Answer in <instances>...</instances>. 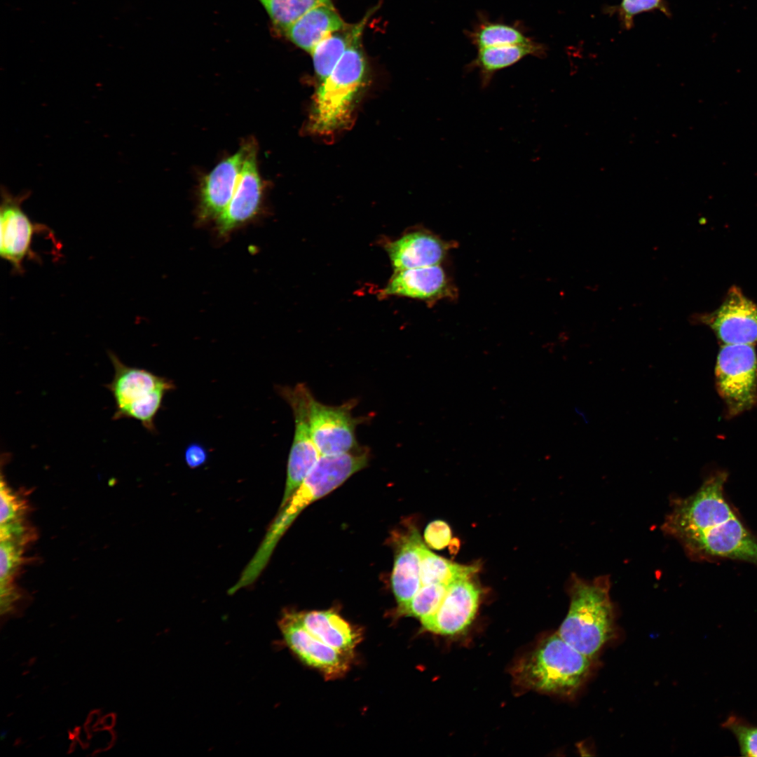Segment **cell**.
<instances>
[{
	"mask_svg": "<svg viewBox=\"0 0 757 757\" xmlns=\"http://www.w3.org/2000/svg\"><path fill=\"white\" fill-rule=\"evenodd\" d=\"M728 475L716 471L686 498H674L662 525L696 561L735 560L757 566V538L725 492Z\"/></svg>",
	"mask_w": 757,
	"mask_h": 757,
	"instance_id": "obj_1",
	"label": "cell"
},
{
	"mask_svg": "<svg viewBox=\"0 0 757 757\" xmlns=\"http://www.w3.org/2000/svg\"><path fill=\"white\" fill-rule=\"evenodd\" d=\"M369 450L364 447L342 454L321 456L303 482L280 508L244 573L255 580L260 575L278 541L298 514L308 505L341 485L368 463Z\"/></svg>",
	"mask_w": 757,
	"mask_h": 757,
	"instance_id": "obj_2",
	"label": "cell"
},
{
	"mask_svg": "<svg viewBox=\"0 0 757 757\" xmlns=\"http://www.w3.org/2000/svg\"><path fill=\"white\" fill-rule=\"evenodd\" d=\"M610 589L607 575L588 580L573 575L568 587V611L557 632L568 644L594 660L613 632Z\"/></svg>",
	"mask_w": 757,
	"mask_h": 757,
	"instance_id": "obj_3",
	"label": "cell"
},
{
	"mask_svg": "<svg viewBox=\"0 0 757 757\" xmlns=\"http://www.w3.org/2000/svg\"><path fill=\"white\" fill-rule=\"evenodd\" d=\"M367 69L360 36L320 83L309 118L312 132L331 136L348 127L366 83Z\"/></svg>",
	"mask_w": 757,
	"mask_h": 757,
	"instance_id": "obj_4",
	"label": "cell"
},
{
	"mask_svg": "<svg viewBox=\"0 0 757 757\" xmlns=\"http://www.w3.org/2000/svg\"><path fill=\"white\" fill-rule=\"evenodd\" d=\"M593 661L556 632L545 639L519 664L516 678L529 689L571 696L588 679Z\"/></svg>",
	"mask_w": 757,
	"mask_h": 757,
	"instance_id": "obj_5",
	"label": "cell"
},
{
	"mask_svg": "<svg viewBox=\"0 0 757 757\" xmlns=\"http://www.w3.org/2000/svg\"><path fill=\"white\" fill-rule=\"evenodd\" d=\"M108 355L114 369L111 381L106 385L115 401L112 419L134 418L154 432L155 416L165 393L173 388L172 382L146 369L126 365L111 351Z\"/></svg>",
	"mask_w": 757,
	"mask_h": 757,
	"instance_id": "obj_6",
	"label": "cell"
},
{
	"mask_svg": "<svg viewBox=\"0 0 757 757\" xmlns=\"http://www.w3.org/2000/svg\"><path fill=\"white\" fill-rule=\"evenodd\" d=\"M715 382L725 415L735 417L757 404V353L753 344H722Z\"/></svg>",
	"mask_w": 757,
	"mask_h": 757,
	"instance_id": "obj_7",
	"label": "cell"
},
{
	"mask_svg": "<svg viewBox=\"0 0 757 757\" xmlns=\"http://www.w3.org/2000/svg\"><path fill=\"white\" fill-rule=\"evenodd\" d=\"M278 392L290 406L294 418V433L288 457L287 479L282 508L296 491L315 466L320 453L317 449L310 429L308 410L313 395L304 383L293 388L278 387Z\"/></svg>",
	"mask_w": 757,
	"mask_h": 757,
	"instance_id": "obj_8",
	"label": "cell"
},
{
	"mask_svg": "<svg viewBox=\"0 0 757 757\" xmlns=\"http://www.w3.org/2000/svg\"><path fill=\"white\" fill-rule=\"evenodd\" d=\"M1 195L0 256L16 273L22 274L25 259L40 260L32 249L34 236L49 229L46 225L33 222L23 211L22 205L29 196V191L13 195L2 186Z\"/></svg>",
	"mask_w": 757,
	"mask_h": 757,
	"instance_id": "obj_9",
	"label": "cell"
},
{
	"mask_svg": "<svg viewBox=\"0 0 757 757\" xmlns=\"http://www.w3.org/2000/svg\"><path fill=\"white\" fill-rule=\"evenodd\" d=\"M355 404L354 400H350L339 406H329L311 396L308 410L310 429L321 456L342 454L360 447L355 429L364 419L353 417L352 409Z\"/></svg>",
	"mask_w": 757,
	"mask_h": 757,
	"instance_id": "obj_10",
	"label": "cell"
},
{
	"mask_svg": "<svg viewBox=\"0 0 757 757\" xmlns=\"http://www.w3.org/2000/svg\"><path fill=\"white\" fill-rule=\"evenodd\" d=\"M691 320L708 326L722 344L757 342V304L735 285L729 289L718 308L695 314Z\"/></svg>",
	"mask_w": 757,
	"mask_h": 757,
	"instance_id": "obj_11",
	"label": "cell"
},
{
	"mask_svg": "<svg viewBox=\"0 0 757 757\" xmlns=\"http://www.w3.org/2000/svg\"><path fill=\"white\" fill-rule=\"evenodd\" d=\"M279 627L292 652L326 678L340 677L348 671L353 655L341 652L312 635L297 620L294 612L285 613Z\"/></svg>",
	"mask_w": 757,
	"mask_h": 757,
	"instance_id": "obj_12",
	"label": "cell"
},
{
	"mask_svg": "<svg viewBox=\"0 0 757 757\" xmlns=\"http://www.w3.org/2000/svg\"><path fill=\"white\" fill-rule=\"evenodd\" d=\"M472 578L451 584L437 611L421 620L423 628L442 635L463 632L472 623L479 603L481 589Z\"/></svg>",
	"mask_w": 757,
	"mask_h": 757,
	"instance_id": "obj_13",
	"label": "cell"
},
{
	"mask_svg": "<svg viewBox=\"0 0 757 757\" xmlns=\"http://www.w3.org/2000/svg\"><path fill=\"white\" fill-rule=\"evenodd\" d=\"M257 154L254 141H247L235 192L226 210L217 219V231L221 236L229 234L250 220L259 210L263 184L259 173Z\"/></svg>",
	"mask_w": 757,
	"mask_h": 757,
	"instance_id": "obj_14",
	"label": "cell"
},
{
	"mask_svg": "<svg viewBox=\"0 0 757 757\" xmlns=\"http://www.w3.org/2000/svg\"><path fill=\"white\" fill-rule=\"evenodd\" d=\"M245 155V144L217 164L205 176L200 190L199 217L202 221L217 219L235 192Z\"/></svg>",
	"mask_w": 757,
	"mask_h": 757,
	"instance_id": "obj_15",
	"label": "cell"
},
{
	"mask_svg": "<svg viewBox=\"0 0 757 757\" xmlns=\"http://www.w3.org/2000/svg\"><path fill=\"white\" fill-rule=\"evenodd\" d=\"M386 248L394 271H400L439 265L447 247L430 233L414 231L388 243Z\"/></svg>",
	"mask_w": 757,
	"mask_h": 757,
	"instance_id": "obj_16",
	"label": "cell"
},
{
	"mask_svg": "<svg viewBox=\"0 0 757 757\" xmlns=\"http://www.w3.org/2000/svg\"><path fill=\"white\" fill-rule=\"evenodd\" d=\"M300 624L312 635L343 653L353 655L362 639L358 628L332 611L294 612Z\"/></svg>",
	"mask_w": 757,
	"mask_h": 757,
	"instance_id": "obj_17",
	"label": "cell"
},
{
	"mask_svg": "<svg viewBox=\"0 0 757 757\" xmlns=\"http://www.w3.org/2000/svg\"><path fill=\"white\" fill-rule=\"evenodd\" d=\"M446 278L439 265L394 271L381 296H399L422 300L439 297L446 292Z\"/></svg>",
	"mask_w": 757,
	"mask_h": 757,
	"instance_id": "obj_18",
	"label": "cell"
},
{
	"mask_svg": "<svg viewBox=\"0 0 757 757\" xmlns=\"http://www.w3.org/2000/svg\"><path fill=\"white\" fill-rule=\"evenodd\" d=\"M422 543L418 532L416 528H412L400 545L391 577L392 589L398 608L406 605L421 587Z\"/></svg>",
	"mask_w": 757,
	"mask_h": 757,
	"instance_id": "obj_19",
	"label": "cell"
},
{
	"mask_svg": "<svg viewBox=\"0 0 757 757\" xmlns=\"http://www.w3.org/2000/svg\"><path fill=\"white\" fill-rule=\"evenodd\" d=\"M349 26L333 5H321L306 12L283 33L294 45L311 53L325 38Z\"/></svg>",
	"mask_w": 757,
	"mask_h": 757,
	"instance_id": "obj_20",
	"label": "cell"
},
{
	"mask_svg": "<svg viewBox=\"0 0 757 757\" xmlns=\"http://www.w3.org/2000/svg\"><path fill=\"white\" fill-rule=\"evenodd\" d=\"M476 57L468 64L469 71H479L481 86L487 88L494 75L528 56L543 57V45L532 40L528 43L491 46L477 50Z\"/></svg>",
	"mask_w": 757,
	"mask_h": 757,
	"instance_id": "obj_21",
	"label": "cell"
},
{
	"mask_svg": "<svg viewBox=\"0 0 757 757\" xmlns=\"http://www.w3.org/2000/svg\"><path fill=\"white\" fill-rule=\"evenodd\" d=\"M371 12L358 23L345 29L335 32L322 40L311 53L315 74L319 82L324 81L332 71L339 60L354 40L362 36L367 19Z\"/></svg>",
	"mask_w": 757,
	"mask_h": 757,
	"instance_id": "obj_22",
	"label": "cell"
},
{
	"mask_svg": "<svg viewBox=\"0 0 757 757\" xmlns=\"http://www.w3.org/2000/svg\"><path fill=\"white\" fill-rule=\"evenodd\" d=\"M467 36L477 50L491 46L525 43L533 40L518 24L491 21L483 15L479 16L477 22L472 29L468 32Z\"/></svg>",
	"mask_w": 757,
	"mask_h": 757,
	"instance_id": "obj_23",
	"label": "cell"
},
{
	"mask_svg": "<svg viewBox=\"0 0 757 757\" xmlns=\"http://www.w3.org/2000/svg\"><path fill=\"white\" fill-rule=\"evenodd\" d=\"M477 565H462L442 558L429 550L423 543L421 546V585L432 583L450 585L457 580L473 577Z\"/></svg>",
	"mask_w": 757,
	"mask_h": 757,
	"instance_id": "obj_24",
	"label": "cell"
},
{
	"mask_svg": "<svg viewBox=\"0 0 757 757\" xmlns=\"http://www.w3.org/2000/svg\"><path fill=\"white\" fill-rule=\"evenodd\" d=\"M269 16L274 27L282 33L311 9L332 5V0H257Z\"/></svg>",
	"mask_w": 757,
	"mask_h": 757,
	"instance_id": "obj_25",
	"label": "cell"
},
{
	"mask_svg": "<svg viewBox=\"0 0 757 757\" xmlns=\"http://www.w3.org/2000/svg\"><path fill=\"white\" fill-rule=\"evenodd\" d=\"M450 585L432 583L421 585L406 605L398 608V614L417 618L420 620L432 615L439 606Z\"/></svg>",
	"mask_w": 757,
	"mask_h": 757,
	"instance_id": "obj_26",
	"label": "cell"
},
{
	"mask_svg": "<svg viewBox=\"0 0 757 757\" xmlns=\"http://www.w3.org/2000/svg\"><path fill=\"white\" fill-rule=\"evenodd\" d=\"M23 547L13 541L1 540V592L15 589L13 579L24 561Z\"/></svg>",
	"mask_w": 757,
	"mask_h": 757,
	"instance_id": "obj_27",
	"label": "cell"
},
{
	"mask_svg": "<svg viewBox=\"0 0 757 757\" xmlns=\"http://www.w3.org/2000/svg\"><path fill=\"white\" fill-rule=\"evenodd\" d=\"M722 726L735 735L742 756H757V725L736 715H730Z\"/></svg>",
	"mask_w": 757,
	"mask_h": 757,
	"instance_id": "obj_28",
	"label": "cell"
},
{
	"mask_svg": "<svg viewBox=\"0 0 757 757\" xmlns=\"http://www.w3.org/2000/svg\"><path fill=\"white\" fill-rule=\"evenodd\" d=\"M28 505L23 498L13 492L5 482H1V524L23 518Z\"/></svg>",
	"mask_w": 757,
	"mask_h": 757,
	"instance_id": "obj_29",
	"label": "cell"
},
{
	"mask_svg": "<svg viewBox=\"0 0 757 757\" xmlns=\"http://www.w3.org/2000/svg\"><path fill=\"white\" fill-rule=\"evenodd\" d=\"M36 533L23 518L1 524V540H11L25 545L33 541Z\"/></svg>",
	"mask_w": 757,
	"mask_h": 757,
	"instance_id": "obj_30",
	"label": "cell"
},
{
	"mask_svg": "<svg viewBox=\"0 0 757 757\" xmlns=\"http://www.w3.org/2000/svg\"><path fill=\"white\" fill-rule=\"evenodd\" d=\"M655 9L668 13L662 0H622L620 5V13L627 27L631 26L636 15Z\"/></svg>",
	"mask_w": 757,
	"mask_h": 757,
	"instance_id": "obj_31",
	"label": "cell"
},
{
	"mask_svg": "<svg viewBox=\"0 0 757 757\" xmlns=\"http://www.w3.org/2000/svg\"><path fill=\"white\" fill-rule=\"evenodd\" d=\"M424 538L431 548L442 550L449 545L451 539V528L444 521H433L426 526Z\"/></svg>",
	"mask_w": 757,
	"mask_h": 757,
	"instance_id": "obj_32",
	"label": "cell"
},
{
	"mask_svg": "<svg viewBox=\"0 0 757 757\" xmlns=\"http://www.w3.org/2000/svg\"><path fill=\"white\" fill-rule=\"evenodd\" d=\"M184 459L186 465L193 469L203 465L207 459V451L198 443L190 444L185 449Z\"/></svg>",
	"mask_w": 757,
	"mask_h": 757,
	"instance_id": "obj_33",
	"label": "cell"
},
{
	"mask_svg": "<svg viewBox=\"0 0 757 757\" xmlns=\"http://www.w3.org/2000/svg\"><path fill=\"white\" fill-rule=\"evenodd\" d=\"M116 717L113 714L106 715L101 720V725L104 729H111L115 724Z\"/></svg>",
	"mask_w": 757,
	"mask_h": 757,
	"instance_id": "obj_34",
	"label": "cell"
}]
</instances>
